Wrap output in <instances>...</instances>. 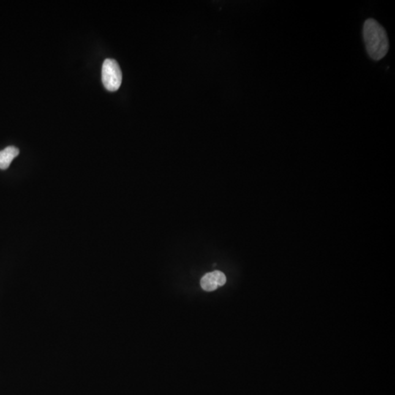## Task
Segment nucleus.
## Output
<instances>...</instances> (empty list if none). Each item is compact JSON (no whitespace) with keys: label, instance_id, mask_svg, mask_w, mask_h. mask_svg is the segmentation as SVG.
I'll return each instance as SVG.
<instances>
[{"label":"nucleus","instance_id":"obj_1","mask_svg":"<svg viewBox=\"0 0 395 395\" xmlns=\"http://www.w3.org/2000/svg\"><path fill=\"white\" fill-rule=\"evenodd\" d=\"M366 52L371 59L378 61L388 53V39L384 28L374 18H368L363 26Z\"/></svg>","mask_w":395,"mask_h":395},{"label":"nucleus","instance_id":"obj_4","mask_svg":"<svg viewBox=\"0 0 395 395\" xmlns=\"http://www.w3.org/2000/svg\"><path fill=\"white\" fill-rule=\"evenodd\" d=\"M20 154V150L16 146H8L0 151V169L6 170L10 166L14 158Z\"/></svg>","mask_w":395,"mask_h":395},{"label":"nucleus","instance_id":"obj_3","mask_svg":"<svg viewBox=\"0 0 395 395\" xmlns=\"http://www.w3.org/2000/svg\"><path fill=\"white\" fill-rule=\"evenodd\" d=\"M226 282L225 274L220 271L208 273L200 280V286L206 292H213L218 287L222 286Z\"/></svg>","mask_w":395,"mask_h":395},{"label":"nucleus","instance_id":"obj_2","mask_svg":"<svg viewBox=\"0 0 395 395\" xmlns=\"http://www.w3.org/2000/svg\"><path fill=\"white\" fill-rule=\"evenodd\" d=\"M122 80V75L118 62L106 60L102 67V82L106 89L110 92L116 91L121 86Z\"/></svg>","mask_w":395,"mask_h":395}]
</instances>
